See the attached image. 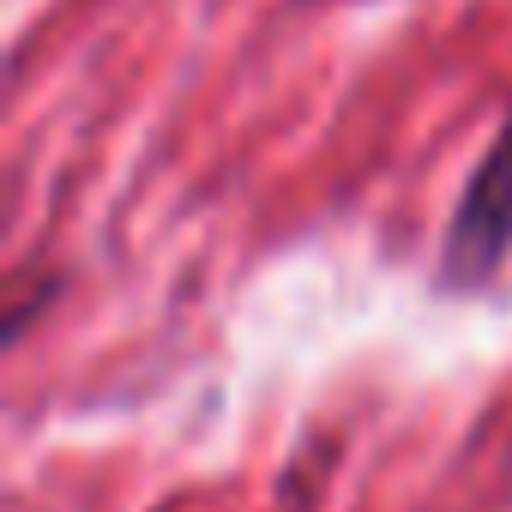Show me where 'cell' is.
Segmentation results:
<instances>
[{"label":"cell","instance_id":"1","mask_svg":"<svg viewBox=\"0 0 512 512\" xmlns=\"http://www.w3.org/2000/svg\"><path fill=\"white\" fill-rule=\"evenodd\" d=\"M512 260V109L482 145L476 169L458 187V205L440 229L434 290L440 296H482Z\"/></svg>","mask_w":512,"mask_h":512}]
</instances>
